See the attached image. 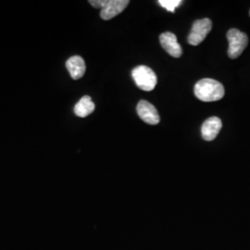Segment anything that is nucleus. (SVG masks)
Here are the masks:
<instances>
[{
  "label": "nucleus",
  "mask_w": 250,
  "mask_h": 250,
  "mask_svg": "<svg viewBox=\"0 0 250 250\" xmlns=\"http://www.w3.org/2000/svg\"><path fill=\"white\" fill-rule=\"evenodd\" d=\"M130 1L128 0H105L104 6L100 11V17L108 21L116 17L125 10Z\"/></svg>",
  "instance_id": "5"
},
{
  "label": "nucleus",
  "mask_w": 250,
  "mask_h": 250,
  "mask_svg": "<svg viewBox=\"0 0 250 250\" xmlns=\"http://www.w3.org/2000/svg\"><path fill=\"white\" fill-rule=\"evenodd\" d=\"M223 127V123L218 117H210L206 120L201 128L202 137L206 141H212L217 137Z\"/></svg>",
  "instance_id": "8"
},
{
  "label": "nucleus",
  "mask_w": 250,
  "mask_h": 250,
  "mask_svg": "<svg viewBox=\"0 0 250 250\" xmlns=\"http://www.w3.org/2000/svg\"><path fill=\"white\" fill-rule=\"evenodd\" d=\"M227 39L229 42V58L232 60L237 59L239 56H241L243 51L249 44L248 36L237 29H231L227 33Z\"/></svg>",
  "instance_id": "3"
},
{
  "label": "nucleus",
  "mask_w": 250,
  "mask_h": 250,
  "mask_svg": "<svg viewBox=\"0 0 250 250\" xmlns=\"http://www.w3.org/2000/svg\"><path fill=\"white\" fill-rule=\"evenodd\" d=\"M66 67L73 80L82 78L85 72V63L80 56H72L67 62Z\"/></svg>",
  "instance_id": "9"
},
{
  "label": "nucleus",
  "mask_w": 250,
  "mask_h": 250,
  "mask_svg": "<svg viewBox=\"0 0 250 250\" xmlns=\"http://www.w3.org/2000/svg\"><path fill=\"white\" fill-rule=\"evenodd\" d=\"M182 3V0H159V4L161 7H163L170 12H174L175 9L181 6Z\"/></svg>",
  "instance_id": "11"
},
{
  "label": "nucleus",
  "mask_w": 250,
  "mask_h": 250,
  "mask_svg": "<svg viewBox=\"0 0 250 250\" xmlns=\"http://www.w3.org/2000/svg\"><path fill=\"white\" fill-rule=\"evenodd\" d=\"M225 94L224 85L213 79H203L195 85V95L204 102H213L223 99Z\"/></svg>",
  "instance_id": "1"
},
{
  "label": "nucleus",
  "mask_w": 250,
  "mask_h": 250,
  "mask_svg": "<svg viewBox=\"0 0 250 250\" xmlns=\"http://www.w3.org/2000/svg\"><path fill=\"white\" fill-rule=\"evenodd\" d=\"M132 76L136 85L143 91L149 92L154 90L158 83V78L154 71L149 67L141 65L134 68Z\"/></svg>",
  "instance_id": "2"
},
{
  "label": "nucleus",
  "mask_w": 250,
  "mask_h": 250,
  "mask_svg": "<svg viewBox=\"0 0 250 250\" xmlns=\"http://www.w3.org/2000/svg\"><path fill=\"white\" fill-rule=\"evenodd\" d=\"M211 28L212 22L209 19L197 20L194 22L192 30L188 36V43L192 45H199L204 41L208 33L211 31Z\"/></svg>",
  "instance_id": "4"
},
{
  "label": "nucleus",
  "mask_w": 250,
  "mask_h": 250,
  "mask_svg": "<svg viewBox=\"0 0 250 250\" xmlns=\"http://www.w3.org/2000/svg\"><path fill=\"white\" fill-rule=\"evenodd\" d=\"M160 42L161 46L166 50L167 53L174 58H180L182 56V47L179 45L177 37L170 32H166L161 34L160 36Z\"/></svg>",
  "instance_id": "7"
},
{
  "label": "nucleus",
  "mask_w": 250,
  "mask_h": 250,
  "mask_svg": "<svg viewBox=\"0 0 250 250\" xmlns=\"http://www.w3.org/2000/svg\"><path fill=\"white\" fill-rule=\"evenodd\" d=\"M95 110V104L89 96H84L78 101L74 107V113L81 118L90 115Z\"/></svg>",
  "instance_id": "10"
},
{
  "label": "nucleus",
  "mask_w": 250,
  "mask_h": 250,
  "mask_svg": "<svg viewBox=\"0 0 250 250\" xmlns=\"http://www.w3.org/2000/svg\"></svg>",
  "instance_id": "12"
},
{
  "label": "nucleus",
  "mask_w": 250,
  "mask_h": 250,
  "mask_svg": "<svg viewBox=\"0 0 250 250\" xmlns=\"http://www.w3.org/2000/svg\"><path fill=\"white\" fill-rule=\"evenodd\" d=\"M138 116L147 125H156L160 123V115L157 108L146 100H141L136 107Z\"/></svg>",
  "instance_id": "6"
}]
</instances>
